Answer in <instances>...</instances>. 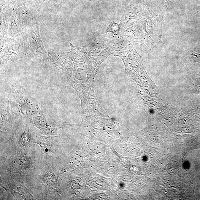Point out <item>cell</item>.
Instances as JSON below:
<instances>
[{
    "label": "cell",
    "instance_id": "obj_1",
    "mask_svg": "<svg viewBox=\"0 0 200 200\" xmlns=\"http://www.w3.org/2000/svg\"><path fill=\"white\" fill-rule=\"evenodd\" d=\"M12 91L14 104L22 114L31 116L42 114L37 101L31 97L23 88L20 86H15L12 88Z\"/></svg>",
    "mask_w": 200,
    "mask_h": 200
},
{
    "label": "cell",
    "instance_id": "obj_2",
    "mask_svg": "<svg viewBox=\"0 0 200 200\" xmlns=\"http://www.w3.org/2000/svg\"><path fill=\"white\" fill-rule=\"evenodd\" d=\"M121 25L115 22H112L106 30V32H111L113 34L118 32L120 30Z\"/></svg>",
    "mask_w": 200,
    "mask_h": 200
},
{
    "label": "cell",
    "instance_id": "obj_3",
    "mask_svg": "<svg viewBox=\"0 0 200 200\" xmlns=\"http://www.w3.org/2000/svg\"><path fill=\"white\" fill-rule=\"evenodd\" d=\"M30 140L29 136L27 134H23L21 138L20 142L23 145H26L29 142Z\"/></svg>",
    "mask_w": 200,
    "mask_h": 200
}]
</instances>
